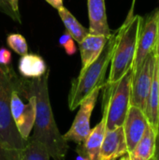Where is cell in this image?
<instances>
[{
	"label": "cell",
	"mask_w": 159,
	"mask_h": 160,
	"mask_svg": "<svg viewBox=\"0 0 159 160\" xmlns=\"http://www.w3.org/2000/svg\"><path fill=\"white\" fill-rule=\"evenodd\" d=\"M142 21V17L140 15L127 18L123 25L116 30L110 75L105 83L111 84L118 82L132 68Z\"/></svg>",
	"instance_id": "4"
},
{
	"label": "cell",
	"mask_w": 159,
	"mask_h": 160,
	"mask_svg": "<svg viewBox=\"0 0 159 160\" xmlns=\"http://www.w3.org/2000/svg\"><path fill=\"white\" fill-rule=\"evenodd\" d=\"M106 131V115L103 113L101 120L93 129H91L85 142L82 144L78 145L77 153L85 156L90 160H97Z\"/></svg>",
	"instance_id": "13"
},
{
	"label": "cell",
	"mask_w": 159,
	"mask_h": 160,
	"mask_svg": "<svg viewBox=\"0 0 159 160\" xmlns=\"http://www.w3.org/2000/svg\"><path fill=\"white\" fill-rule=\"evenodd\" d=\"M48 79L49 70L40 78L28 81L30 90L36 97V118L31 139L40 142L53 160H66L69 146L54 120L49 97Z\"/></svg>",
	"instance_id": "1"
},
{
	"label": "cell",
	"mask_w": 159,
	"mask_h": 160,
	"mask_svg": "<svg viewBox=\"0 0 159 160\" xmlns=\"http://www.w3.org/2000/svg\"><path fill=\"white\" fill-rule=\"evenodd\" d=\"M128 154L123 127L107 130L97 160H117Z\"/></svg>",
	"instance_id": "11"
},
{
	"label": "cell",
	"mask_w": 159,
	"mask_h": 160,
	"mask_svg": "<svg viewBox=\"0 0 159 160\" xmlns=\"http://www.w3.org/2000/svg\"><path fill=\"white\" fill-rule=\"evenodd\" d=\"M135 2H136V0H133L132 1V5H131V8H130V11L128 12V15H127V19H130V18H132L133 17V11H134V7H135Z\"/></svg>",
	"instance_id": "25"
},
{
	"label": "cell",
	"mask_w": 159,
	"mask_h": 160,
	"mask_svg": "<svg viewBox=\"0 0 159 160\" xmlns=\"http://www.w3.org/2000/svg\"><path fill=\"white\" fill-rule=\"evenodd\" d=\"M149 127L145 113L138 107L130 106L123 125L128 153L142 140Z\"/></svg>",
	"instance_id": "10"
},
{
	"label": "cell",
	"mask_w": 159,
	"mask_h": 160,
	"mask_svg": "<svg viewBox=\"0 0 159 160\" xmlns=\"http://www.w3.org/2000/svg\"><path fill=\"white\" fill-rule=\"evenodd\" d=\"M108 38L104 36L88 33L83 40L79 43L82 59V68L80 72L86 69L99 56Z\"/></svg>",
	"instance_id": "14"
},
{
	"label": "cell",
	"mask_w": 159,
	"mask_h": 160,
	"mask_svg": "<svg viewBox=\"0 0 159 160\" xmlns=\"http://www.w3.org/2000/svg\"><path fill=\"white\" fill-rule=\"evenodd\" d=\"M75 160H90L88 158H86L85 156L82 155V154H78V156L76 157Z\"/></svg>",
	"instance_id": "26"
},
{
	"label": "cell",
	"mask_w": 159,
	"mask_h": 160,
	"mask_svg": "<svg viewBox=\"0 0 159 160\" xmlns=\"http://www.w3.org/2000/svg\"><path fill=\"white\" fill-rule=\"evenodd\" d=\"M50 155L46 148L38 142L29 138L22 151L21 160H50Z\"/></svg>",
	"instance_id": "18"
},
{
	"label": "cell",
	"mask_w": 159,
	"mask_h": 160,
	"mask_svg": "<svg viewBox=\"0 0 159 160\" xmlns=\"http://www.w3.org/2000/svg\"><path fill=\"white\" fill-rule=\"evenodd\" d=\"M157 54L159 55V9L157 10Z\"/></svg>",
	"instance_id": "24"
},
{
	"label": "cell",
	"mask_w": 159,
	"mask_h": 160,
	"mask_svg": "<svg viewBox=\"0 0 159 160\" xmlns=\"http://www.w3.org/2000/svg\"><path fill=\"white\" fill-rule=\"evenodd\" d=\"M132 68L118 82L105 83L103 95V113L106 115V128L112 130L123 127L130 105Z\"/></svg>",
	"instance_id": "5"
},
{
	"label": "cell",
	"mask_w": 159,
	"mask_h": 160,
	"mask_svg": "<svg viewBox=\"0 0 159 160\" xmlns=\"http://www.w3.org/2000/svg\"><path fill=\"white\" fill-rule=\"evenodd\" d=\"M157 10L148 16L145 20L142 18L138 41L136 53L132 65V71L138 69L145 60V58L152 53L157 52Z\"/></svg>",
	"instance_id": "9"
},
{
	"label": "cell",
	"mask_w": 159,
	"mask_h": 160,
	"mask_svg": "<svg viewBox=\"0 0 159 160\" xmlns=\"http://www.w3.org/2000/svg\"><path fill=\"white\" fill-rule=\"evenodd\" d=\"M102 88L103 87L96 88L78 107L79 111L74 118L71 128L65 135H63L67 142H72L78 145H81L85 142L91 131L90 119L92 112L95 109L98 95Z\"/></svg>",
	"instance_id": "8"
},
{
	"label": "cell",
	"mask_w": 159,
	"mask_h": 160,
	"mask_svg": "<svg viewBox=\"0 0 159 160\" xmlns=\"http://www.w3.org/2000/svg\"><path fill=\"white\" fill-rule=\"evenodd\" d=\"M157 57V52H153L145 58L142 65L138 69L132 71L130 105L140 108L144 113Z\"/></svg>",
	"instance_id": "7"
},
{
	"label": "cell",
	"mask_w": 159,
	"mask_h": 160,
	"mask_svg": "<svg viewBox=\"0 0 159 160\" xmlns=\"http://www.w3.org/2000/svg\"><path fill=\"white\" fill-rule=\"evenodd\" d=\"M7 44L14 52L21 56L28 53V45L26 39L21 34H9L7 37Z\"/></svg>",
	"instance_id": "19"
},
{
	"label": "cell",
	"mask_w": 159,
	"mask_h": 160,
	"mask_svg": "<svg viewBox=\"0 0 159 160\" xmlns=\"http://www.w3.org/2000/svg\"><path fill=\"white\" fill-rule=\"evenodd\" d=\"M153 159L159 160V130L156 134V142H155V152L153 156Z\"/></svg>",
	"instance_id": "22"
},
{
	"label": "cell",
	"mask_w": 159,
	"mask_h": 160,
	"mask_svg": "<svg viewBox=\"0 0 159 160\" xmlns=\"http://www.w3.org/2000/svg\"><path fill=\"white\" fill-rule=\"evenodd\" d=\"M20 74L26 79H38L47 71L48 68L44 59L36 53H26L22 55L18 63Z\"/></svg>",
	"instance_id": "15"
},
{
	"label": "cell",
	"mask_w": 159,
	"mask_h": 160,
	"mask_svg": "<svg viewBox=\"0 0 159 160\" xmlns=\"http://www.w3.org/2000/svg\"><path fill=\"white\" fill-rule=\"evenodd\" d=\"M59 44L64 48L67 55H73L77 52V46L75 44V40L67 31L59 38Z\"/></svg>",
	"instance_id": "20"
},
{
	"label": "cell",
	"mask_w": 159,
	"mask_h": 160,
	"mask_svg": "<svg viewBox=\"0 0 159 160\" xmlns=\"http://www.w3.org/2000/svg\"><path fill=\"white\" fill-rule=\"evenodd\" d=\"M49 5H51L52 8L59 9L60 8L64 7L63 5V0H45Z\"/></svg>",
	"instance_id": "23"
},
{
	"label": "cell",
	"mask_w": 159,
	"mask_h": 160,
	"mask_svg": "<svg viewBox=\"0 0 159 160\" xmlns=\"http://www.w3.org/2000/svg\"><path fill=\"white\" fill-rule=\"evenodd\" d=\"M117 160H130V159H129V157H128V154H127V155L123 156L122 158H120L119 159H117Z\"/></svg>",
	"instance_id": "28"
},
{
	"label": "cell",
	"mask_w": 159,
	"mask_h": 160,
	"mask_svg": "<svg viewBox=\"0 0 159 160\" xmlns=\"http://www.w3.org/2000/svg\"><path fill=\"white\" fill-rule=\"evenodd\" d=\"M57 10L59 17L66 27V31L72 37V38L78 44L82 42L83 38L88 35V29L82 25L79 21L72 15V13L65 7H62Z\"/></svg>",
	"instance_id": "17"
},
{
	"label": "cell",
	"mask_w": 159,
	"mask_h": 160,
	"mask_svg": "<svg viewBox=\"0 0 159 160\" xmlns=\"http://www.w3.org/2000/svg\"><path fill=\"white\" fill-rule=\"evenodd\" d=\"M157 132L149 125L142 140L137 143L131 152L128 153L130 160H150L155 152V142Z\"/></svg>",
	"instance_id": "16"
},
{
	"label": "cell",
	"mask_w": 159,
	"mask_h": 160,
	"mask_svg": "<svg viewBox=\"0 0 159 160\" xmlns=\"http://www.w3.org/2000/svg\"><path fill=\"white\" fill-rule=\"evenodd\" d=\"M157 62H158V84H159V55H158V58H157Z\"/></svg>",
	"instance_id": "29"
},
{
	"label": "cell",
	"mask_w": 159,
	"mask_h": 160,
	"mask_svg": "<svg viewBox=\"0 0 159 160\" xmlns=\"http://www.w3.org/2000/svg\"><path fill=\"white\" fill-rule=\"evenodd\" d=\"M87 8L89 34L109 38L112 35V31L108 23L105 0H87Z\"/></svg>",
	"instance_id": "12"
},
{
	"label": "cell",
	"mask_w": 159,
	"mask_h": 160,
	"mask_svg": "<svg viewBox=\"0 0 159 160\" xmlns=\"http://www.w3.org/2000/svg\"><path fill=\"white\" fill-rule=\"evenodd\" d=\"M116 39V31L112 33L99 54V56L83 71L80 72L71 83L67 101L70 111L76 110L96 88L103 87L105 84V75L111 64L113 47Z\"/></svg>",
	"instance_id": "3"
},
{
	"label": "cell",
	"mask_w": 159,
	"mask_h": 160,
	"mask_svg": "<svg viewBox=\"0 0 159 160\" xmlns=\"http://www.w3.org/2000/svg\"><path fill=\"white\" fill-rule=\"evenodd\" d=\"M159 130V124H158V129H157V131H158Z\"/></svg>",
	"instance_id": "30"
},
{
	"label": "cell",
	"mask_w": 159,
	"mask_h": 160,
	"mask_svg": "<svg viewBox=\"0 0 159 160\" xmlns=\"http://www.w3.org/2000/svg\"><path fill=\"white\" fill-rule=\"evenodd\" d=\"M11 62V52L6 48L0 49V66L7 67Z\"/></svg>",
	"instance_id": "21"
},
{
	"label": "cell",
	"mask_w": 159,
	"mask_h": 160,
	"mask_svg": "<svg viewBox=\"0 0 159 160\" xmlns=\"http://www.w3.org/2000/svg\"><path fill=\"white\" fill-rule=\"evenodd\" d=\"M0 160H7V158H6L5 153H4V150L1 147V145H0Z\"/></svg>",
	"instance_id": "27"
},
{
	"label": "cell",
	"mask_w": 159,
	"mask_h": 160,
	"mask_svg": "<svg viewBox=\"0 0 159 160\" xmlns=\"http://www.w3.org/2000/svg\"><path fill=\"white\" fill-rule=\"evenodd\" d=\"M17 79L8 66H0V145L7 160H21L27 143L20 135L10 112V95Z\"/></svg>",
	"instance_id": "2"
},
{
	"label": "cell",
	"mask_w": 159,
	"mask_h": 160,
	"mask_svg": "<svg viewBox=\"0 0 159 160\" xmlns=\"http://www.w3.org/2000/svg\"><path fill=\"white\" fill-rule=\"evenodd\" d=\"M10 112L20 135L28 141L36 118V97L28 81L17 79L10 95Z\"/></svg>",
	"instance_id": "6"
}]
</instances>
